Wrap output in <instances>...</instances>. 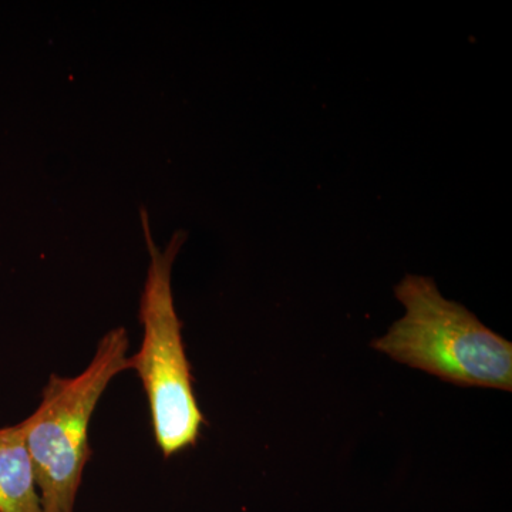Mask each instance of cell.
Masks as SVG:
<instances>
[{"label":"cell","instance_id":"obj_1","mask_svg":"<svg viewBox=\"0 0 512 512\" xmlns=\"http://www.w3.org/2000/svg\"><path fill=\"white\" fill-rule=\"evenodd\" d=\"M404 316L373 348L458 386L512 390V345L441 295L433 279L407 275L394 289Z\"/></svg>","mask_w":512,"mask_h":512},{"label":"cell","instance_id":"obj_4","mask_svg":"<svg viewBox=\"0 0 512 512\" xmlns=\"http://www.w3.org/2000/svg\"><path fill=\"white\" fill-rule=\"evenodd\" d=\"M0 512H43L25 420L0 429Z\"/></svg>","mask_w":512,"mask_h":512},{"label":"cell","instance_id":"obj_3","mask_svg":"<svg viewBox=\"0 0 512 512\" xmlns=\"http://www.w3.org/2000/svg\"><path fill=\"white\" fill-rule=\"evenodd\" d=\"M150 266L140 298L144 336L140 350L130 356V370L137 373L146 392L154 440L164 458L177 456L197 444L205 423L194 389L190 362L185 353L183 322L175 311L171 272L187 232H175L164 251L151 235L146 210L141 211Z\"/></svg>","mask_w":512,"mask_h":512},{"label":"cell","instance_id":"obj_2","mask_svg":"<svg viewBox=\"0 0 512 512\" xmlns=\"http://www.w3.org/2000/svg\"><path fill=\"white\" fill-rule=\"evenodd\" d=\"M128 348L127 330L111 329L80 375H50L42 402L26 417V446L43 512H74L92 457L90 420L111 380L130 370Z\"/></svg>","mask_w":512,"mask_h":512}]
</instances>
